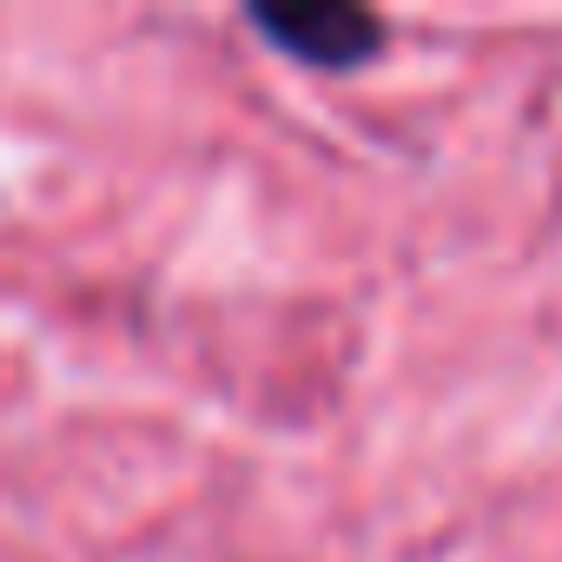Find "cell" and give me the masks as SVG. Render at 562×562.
<instances>
[{
	"mask_svg": "<svg viewBox=\"0 0 562 562\" xmlns=\"http://www.w3.org/2000/svg\"><path fill=\"white\" fill-rule=\"evenodd\" d=\"M251 21L292 60H312V67H358L384 41L378 14L345 8V0H265V8H251Z\"/></svg>",
	"mask_w": 562,
	"mask_h": 562,
	"instance_id": "cell-1",
	"label": "cell"
}]
</instances>
